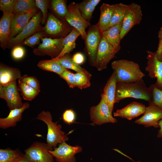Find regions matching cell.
Here are the masks:
<instances>
[{
  "mask_svg": "<svg viewBox=\"0 0 162 162\" xmlns=\"http://www.w3.org/2000/svg\"><path fill=\"white\" fill-rule=\"evenodd\" d=\"M127 98L151 101L152 95L149 87L146 86L142 79L132 82L116 83L115 103Z\"/></svg>",
  "mask_w": 162,
  "mask_h": 162,
  "instance_id": "1",
  "label": "cell"
},
{
  "mask_svg": "<svg viewBox=\"0 0 162 162\" xmlns=\"http://www.w3.org/2000/svg\"><path fill=\"white\" fill-rule=\"evenodd\" d=\"M111 67L116 73V83L134 82L145 76L139 65L132 61L124 59L116 60L112 62Z\"/></svg>",
  "mask_w": 162,
  "mask_h": 162,
  "instance_id": "2",
  "label": "cell"
},
{
  "mask_svg": "<svg viewBox=\"0 0 162 162\" xmlns=\"http://www.w3.org/2000/svg\"><path fill=\"white\" fill-rule=\"evenodd\" d=\"M36 119L42 121L47 126L46 144L50 150L56 148L58 144L66 142L69 140L65 133L62 130L61 125L52 121V116L50 112L42 111L38 115Z\"/></svg>",
  "mask_w": 162,
  "mask_h": 162,
  "instance_id": "3",
  "label": "cell"
},
{
  "mask_svg": "<svg viewBox=\"0 0 162 162\" xmlns=\"http://www.w3.org/2000/svg\"><path fill=\"white\" fill-rule=\"evenodd\" d=\"M64 20L59 19L52 14H49L43 27L45 37L61 38H64L67 35L73 28Z\"/></svg>",
  "mask_w": 162,
  "mask_h": 162,
  "instance_id": "4",
  "label": "cell"
},
{
  "mask_svg": "<svg viewBox=\"0 0 162 162\" xmlns=\"http://www.w3.org/2000/svg\"><path fill=\"white\" fill-rule=\"evenodd\" d=\"M85 39V50L90 64L93 66L98 48L102 38V32L98 23L91 26Z\"/></svg>",
  "mask_w": 162,
  "mask_h": 162,
  "instance_id": "5",
  "label": "cell"
},
{
  "mask_svg": "<svg viewBox=\"0 0 162 162\" xmlns=\"http://www.w3.org/2000/svg\"><path fill=\"white\" fill-rule=\"evenodd\" d=\"M112 113L102 93L99 103L90 108V120L93 124L98 125L108 123H116L117 120L113 117Z\"/></svg>",
  "mask_w": 162,
  "mask_h": 162,
  "instance_id": "6",
  "label": "cell"
},
{
  "mask_svg": "<svg viewBox=\"0 0 162 162\" xmlns=\"http://www.w3.org/2000/svg\"><path fill=\"white\" fill-rule=\"evenodd\" d=\"M42 20L41 11H39L30 20L22 31L17 36L10 39L7 47L10 48L20 45L23 41L35 33L43 31V27L40 25Z\"/></svg>",
  "mask_w": 162,
  "mask_h": 162,
  "instance_id": "7",
  "label": "cell"
},
{
  "mask_svg": "<svg viewBox=\"0 0 162 162\" xmlns=\"http://www.w3.org/2000/svg\"><path fill=\"white\" fill-rule=\"evenodd\" d=\"M68 9L65 20L71 26L80 32L82 38L85 40L87 35L86 29L90 26L91 24L82 16L77 4L74 2L70 3L68 7Z\"/></svg>",
  "mask_w": 162,
  "mask_h": 162,
  "instance_id": "8",
  "label": "cell"
},
{
  "mask_svg": "<svg viewBox=\"0 0 162 162\" xmlns=\"http://www.w3.org/2000/svg\"><path fill=\"white\" fill-rule=\"evenodd\" d=\"M63 38L53 39L44 37L41 39L42 43L33 52L37 56L48 55L53 59L57 57L63 49Z\"/></svg>",
  "mask_w": 162,
  "mask_h": 162,
  "instance_id": "9",
  "label": "cell"
},
{
  "mask_svg": "<svg viewBox=\"0 0 162 162\" xmlns=\"http://www.w3.org/2000/svg\"><path fill=\"white\" fill-rule=\"evenodd\" d=\"M18 90L16 81L0 85V97L5 100L10 110L20 108L23 105Z\"/></svg>",
  "mask_w": 162,
  "mask_h": 162,
  "instance_id": "10",
  "label": "cell"
},
{
  "mask_svg": "<svg viewBox=\"0 0 162 162\" xmlns=\"http://www.w3.org/2000/svg\"><path fill=\"white\" fill-rule=\"evenodd\" d=\"M142 16V14L140 5L134 3L129 5L127 12L122 22L120 32L121 40L134 26L140 23Z\"/></svg>",
  "mask_w": 162,
  "mask_h": 162,
  "instance_id": "11",
  "label": "cell"
},
{
  "mask_svg": "<svg viewBox=\"0 0 162 162\" xmlns=\"http://www.w3.org/2000/svg\"><path fill=\"white\" fill-rule=\"evenodd\" d=\"M82 150L80 146H71L64 142L49 152L56 162H75V155Z\"/></svg>",
  "mask_w": 162,
  "mask_h": 162,
  "instance_id": "12",
  "label": "cell"
},
{
  "mask_svg": "<svg viewBox=\"0 0 162 162\" xmlns=\"http://www.w3.org/2000/svg\"><path fill=\"white\" fill-rule=\"evenodd\" d=\"M117 52L112 46L102 37L93 66L100 71L105 69L108 63Z\"/></svg>",
  "mask_w": 162,
  "mask_h": 162,
  "instance_id": "13",
  "label": "cell"
},
{
  "mask_svg": "<svg viewBox=\"0 0 162 162\" xmlns=\"http://www.w3.org/2000/svg\"><path fill=\"white\" fill-rule=\"evenodd\" d=\"M46 143L35 142L24 150L25 154L36 162H54Z\"/></svg>",
  "mask_w": 162,
  "mask_h": 162,
  "instance_id": "14",
  "label": "cell"
},
{
  "mask_svg": "<svg viewBox=\"0 0 162 162\" xmlns=\"http://www.w3.org/2000/svg\"><path fill=\"white\" fill-rule=\"evenodd\" d=\"M147 65L145 70L150 78H157L155 84L157 88L162 90V61L158 58L156 51H147Z\"/></svg>",
  "mask_w": 162,
  "mask_h": 162,
  "instance_id": "15",
  "label": "cell"
},
{
  "mask_svg": "<svg viewBox=\"0 0 162 162\" xmlns=\"http://www.w3.org/2000/svg\"><path fill=\"white\" fill-rule=\"evenodd\" d=\"M37 8L25 12L13 14L11 18L9 41L18 34L37 13Z\"/></svg>",
  "mask_w": 162,
  "mask_h": 162,
  "instance_id": "16",
  "label": "cell"
},
{
  "mask_svg": "<svg viewBox=\"0 0 162 162\" xmlns=\"http://www.w3.org/2000/svg\"><path fill=\"white\" fill-rule=\"evenodd\" d=\"M161 119L162 110L156 105H150L146 107L143 115L134 122L146 127L158 128H159V122Z\"/></svg>",
  "mask_w": 162,
  "mask_h": 162,
  "instance_id": "17",
  "label": "cell"
},
{
  "mask_svg": "<svg viewBox=\"0 0 162 162\" xmlns=\"http://www.w3.org/2000/svg\"><path fill=\"white\" fill-rule=\"evenodd\" d=\"M146 108L142 103L133 102L121 109L117 110L113 116L131 120L144 114Z\"/></svg>",
  "mask_w": 162,
  "mask_h": 162,
  "instance_id": "18",
  "label": "cell"
},
{
  "mask_svg": "<svg viewBox=\"0 0 162 162\" xmlns=\"http://www.w3.org/2000/svg\"><path fill=\"white\" fill-rule=\"evenodd\" d=\"M29 105L28 103H24L21 108L10 110L7 117L0 118V128L5 129L15 126L21 120L22 113Z\"/></svg>",
  "mask_w": 162,
  "mask_h": 162,
  "instance_id": "19",
  "label": "cell"
},
{
  "mask_svg": "<svg viewBox=\"0 0 162 162\" xmlns=\"http://www.w3.org/2000/svg\"><path fill=\"white\" fill-rule=\"evenodd\" d=\"M122 22L102 32V37L118 52L120 50V32Z\"/></svg>",
  "mask_w": 162,
  "mask_h": 162,
  "instance_id": "20",
  "label": "cell"
},
{
  "mask_svg": "<svg viewBox=\"0 0 162 162\" xmlns=\"http://www.w3.org/2000/svg\"><path fill=\"white\" fill-rule=\"evenodd\" d=\"M116 77L114 71L107 80L102 93L105 101L111 112H112L115 103V96L116 89Z\"/></svg>",
  "mask_w": 162,
  "mask_h": 162,
  "instance_id": "21",
  "label": "cell"
},
{
  "mask_svg": "<svg viewBox=\"0 0 162 162\" xmlns=\"http://www.w3.org/2000/svg\"><path fill=\"white\" fill-rule=\"evenodd\" d=\"M12 13H3L0 20V45L3 50L9 41Z\"/></svg>",
  "mask_w": 162,
  "mask_h": 162,
  "instance_id": "22",
  "label": "cell"
},
{
  "mask_svg": "<svg viewBox=\"0 0 162 162\" xmlns=\"http://www.w3.org/2000/svg\"><path fill=\"white\" fill-rule=\"evenodd\" d=\"M115 7V4L110 5L103 3L100 7V16L98 23L102 32L110 27V23Z\"/></svg>",
  "mask_w": 162,
  "mask_h": 162,
  "instance_id": "23",
  "label": "cell"
},
{
  "mask_svg": "<svg viewBox=\"0 0 162 162\" xmlns=\"http://www.w3.org/2000/svg\"><path fill=\"white\" fill-rule=\"evenodd\" d=\"M21 76L18 68L10 67L1 64L0 67V85H6L15 81Z\"/></svg>",
  "mask_w": 162,
  "mask_h": 162,
  "instance_id": "24",
  "label": "cell"
},
{
  "mask_svg": "<svg viewBox=\"0 0 162 162\" xmlns=\"http://www.w3.org/2000/svg\"><path fill=\"white\" fill-rule=\"evenodd\" d=\"M80 35V32L73 28L70 32L63 39L62 44L63 47L62 51L57 57L54 58L57 59L62 57L72 51L76 48V40Z\"/></svg>",
  "mask_w": 162,
  "mask_h": 162,
  "instance_id": "25",
  "label": "cell"
},
{
  "mask_svg": "<svg viewBox=\"0 0 162 162\" xmlns=\"http://www.w3.org/2000/svg\"><path fill=\"white\" fill-rule=\"evenodd\" d=\"M54 59L57 60L66 69H70L76 72L83 74L90 77L92 76V75L90 73L73 60L72 56L69 54H66L58 58Z\"/></svg>",
  "mask_w": 162,
  "mask_h": 162,
  "instance_id": "26",
  "label": "cell"
},
{
  "mask_svg": "<svg viewBox=\"0 0 162 162\" xmlns=\"http://www.w3.org/2000/svg\"><path fill=\"white\" fill-rule=\"evenodd\" d=\"M37 65L42 70L53 72L58 75L66 69L57 60L54 58L51 60H41L39 62Z\"/></svg>",
  "mask_w": 162,
  "mask_h": 162,
  "instance_id": "27",
  "label": "cell"
},
{
  "mask_svg": "<svg viewBox=\"0 0 162 162\" xmlns=\"http://www.w3.org/2000/svg\"><path fill=\"white\" fill-rule=\"evenodd\" d=\"M129 5L119 3L115 4L110 27L117 24L123 21L127 12Z\"/></svg>",
  "mask_w": 162,
  "mask_h": 162,
  "instance_id": "28",
  "label": "cell"
},
{
  "mask_svg": "<svg viewBox=\"0 0 162 162\" xmlns=\"http://www.w3.org/2000/svg\"><path fill=\"white\" fill-rule=\"evenodd\" d=\"M51 9L56 16L59 19L65 20L68 12L66 2L64 0H52L50 2Z\"/></svg>",
  "mask_w": 162,
  "mask_h": 162,
  "instance_id": "29",
  "label": "cell"
},
{
  "mask_svg": "<svg viewBox=\"0 0 162 162\" xmlns=\"http://www.w3.org/2000/svg\"><path fill=\"white\" fill-rule=\"evenodd\" d=\"M37 8L35 0H16L12 14L21 13Z\"/></svg>",
  "mask_w": 162,
  "mask_h": 162,
  "instance_id": "30",
  "label": "cell"
},
{
  "mask_svg": "<svg viewBox=\"0 0 162 162\" xmlns=\"http://www.w3.org/2000/svg\"><path fill=\"white\" fill-rule=\"evenodd\" d=\"M18 149L12 150L9 148L0 149V162H14L23 155Z\"/></svg>",
  "mask_w": 162,
  "mask_h": 162,
  "instance_id": "31",
  "label": "cell"
},
{
  "mask_svg": "<svg viewBox=\"0 0 162 162\" xmlns=\"http://www.w3.org/2000/svg\"><path fill=\"white\" fill-rule=\"evenodd\" d=\"M18 89L23 98L26 100H32L39 92L26 83L18 81Z\"/></svg>",
  "mask_w": 162,
  "mask_h": 162,
  "instance_id": "32",
  "label": "cell"
},
{
  "mask_svg": "<svg viewBox=\"0 0 162 162\" xmlns=\"http://www.w3.org/2000/svg\"><path fill=\"white\" fill-rule=\"evenodd\" d=\"M83 18L89 22L92 17L93 13L95 9L89 0H84L77 4Z\"/></svg>",
  "mask_w": 162,
  "mask_h": 162,
  "instance_id": "33",
  "label": "cell"
},
{
  "mask_svg": "<svg viewBox=\"0 0 162 162\" xmlns=\"http://www.w3.org/2000/svg\"><path fill=\"white\" fill-rule=\"evenodd\" d=\"M152 95V100L148 103L149 105H153L157 106L162 110V90L152 84L149 87Z\"/></svg>",
  "mask_w": 162,
  "mask_h": 162,
  "instance_id": "34",
  "label": "cell"
},
{
  "mask_svg": "<svg viewBox=\"0 0 162 162\" xmlns=\"http://www.w3.org/2000/svg\"><path fill=\"white\" fill-rule=\"evenodd\" d=\"M44 37L45 35L44 31H39L24 40L20 45H25L33 47L39 44L40 40Z\"/></svg>",
  "mask_w": 162,
  "mask_h": 162,
  "instance_id": "35",
  "label": "cell"
},
{
  "mask_svg": "<svg viewBox=\"0 0 162 162\" xmlns=\"http://www.w3.org/2000/svg\"><path fill=\"white\" fill-rule=\"evenodd\" d=\"M76 87L82 89L91 86V78L83 74L76 72L74 74Z\"/></svg>",
  "mask_w": 162,
  "mask_h": 162,
  "instance_id": "36",
  "label": "cell"
},
{
  "mask_svg": "<svg viewBox=\"0 0 162 162\" xmlns=\"http://www.w3.org/2000/svg\"><path fill=\"white\" fill-rule=\"evenodd\" d=\"M18 81L24 83L39 92H40L39 82L37 79L34 76H28L27 75L21 76Z\"/></svg>",
  "mask_w": 162,
  "mask_h": 162,
  "instance_id": "37",
  "label": "cell"
},
{
  "mask_svg": "<svg viewBox=\"0 0 162 162\" xmlns=\"http://www.w3.org/2000/svg\"><path fill=\"white\" fill-rule=\"evenodd\" d=\"M37 7L42 13V20L41 23L44 24L46 23L47 18L48 1L46 0H35Z\"/></svg>",
  "mask_w": 162,
  "mask_h": 162,
  "instance_id": "38",
  "label": "cell"
},
{
  "mask_svg": "<svg viewBox=\"0 0 162 162\" xmlns=\"http://www.w3.org/2000/svg\"><path fill=\"white\" fill-rule=\"evenodd\" d=\"M59 75L66 82L70 88L76 87L74 74L66 69Z\"/></svg>",
  "mask_w": 162,
  "mask_h": 162,
  "instance_id": "39",
  "label": "cell"
},
{
  "mask_svg": "<svg viewBox=\"0 0 162 162\" xmlns=\"http://www.w3.org/2000/svg\"><path fill=\"white\" fill-rule=\"evenodd\" d=\"M16 0H0V10L3 13H12Z\"/></svg>",
  "mask_w": 162,
  "mask_h": 162,
  "instance_id": "40",
  "label": "cell"
},
{
  "mask_svg": "<svg viewBox=\"0 0 162 162\" xmlns=\"http://www.w3.org/2000/svg\"><path fill=\"white\" fill-rule=\"evenodd\" d=\"M25 54V49L22 45H17L14 47L11 51V56L13 59L16 60L22 59Z\"/></svg>",
  "mask_w": 162,
  "mask_h": 162,
  "instance_id": "41",
  "label": "cell"
},
{
  "mask_svg": "<svg viewBox=\"0 0 162 162\" xmlns=\"http://www.w3.org/2000/svg\"><path fill=\"white\" fill-rule=\"evenodd\" d=\"M76 116L74 111L72 109L65 110L62 115V119L66 123L70 124L74 122Z\"/></svg>",
  "mask_w": 162,
  "mask_h": 162,
  "instance_id": "42",
  "label": "cell"
},
{
  "mask_svg": "<svg viewBox=\"0 0 162 162\" xmlns=\"http://www.w3.org/2000/svg\"><path fill=\"white\" fill-rule=\"evenodd\" d=\"M73 60L77 64L80 65L83 64L85 61L84 55L81 52H77L72 56Z\"/></svg>",
  "mask_w": 162,
  "mask_h": 162,
  "instance_id": "43",
  "label": "cell"
},
{
  "mask_svg": "<svg viewBox=\"0 0 162 162\" xmlns=\"http://www.w3.org/2000/svg\"><path fill=\"white\" fill-rule=\"evenodd\" d=\"M156 52L158 59L162 61V40H159L158 46Z\"/></svg>",
  "mask_w": 162,
  "mask_h": 162,
  "instance_id": "44",
  "label": "cell"
},
{
  "mask_svg": "<svg viewBox=\"0 0 162 162\" xmlns=\"http://www.w3.org/2000/svg\"><path fill=\"white\" fill-rule=\"evenodd\" d=\"M14 162H36L25 154Z\"/></svg>",
  "mask_w": 162,
  "mask_h": 162,
  "instance_id": "45",
  "label": "cell"
},
{
  "mask_svg": "<svg viewBox=\"0 0 162 162\" xmlns=\"http://www.w3.org/2000/svg\"><path fill=\"white\" fill-rule=\"evenodd\" d=\"M158 124L160 129L158 130L157 136L158 137L162 138V119L159 122Z\"/></svg>",
  "mask_w": 162,
  "mask_h": 162,
  "instance_id": "46",
  "label": "cell"
},
{
  "mask_svg": "<svg viewBox=\"0 0 162 162\" xmlns=\"http://www.w3.org/2000/svg\"><path fill=\"white\" fill-rule=\"evenodd\" d=\"M91 4L95 8L101 1L100 0H89Z\"/></svg>",
  "mask_w": 162,
  "mask_h": 162,
  "instance_id": "47",
  "label": "cell"
},
{
  "mask_svg": "<svg viewBox=\"0 0 162 162\" xmlns=\"http://www.w3.org/2000/svg\"><path fill=\"white\" fill-rule=\"evenodd\" d=\"M158 37L159 40H162V27L160 28L158 32Z\"/></svg>",
  "mask_w": 162,
  "mask_h": 162,
  "instance_id": "48",
  "label": "cell"
},
{
  "mask_svg": "<svg viewBox=\"0 0 162 162\" xmlns=\"http://www.w3.org/2000/svg\"><path fill=\"white\" fill-rule=\"evenodd\" d=\"M136 162H141V161H137Z\"/></svg>",
  "mask_w": 162,
  "mask_h": 162,
  "instance_id": "49",
  "label": "cell"
}]
</instances>
